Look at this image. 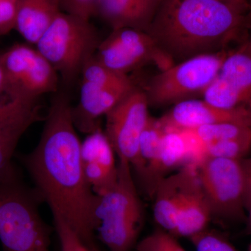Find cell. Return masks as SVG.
<instances>
[{
    "mask_svg": "<svg viewBox=\"0 0 251 251\" xmlns=\"http://www.w3.org/2000/svg\"><path fill=\"white\" fill-rule=\"evenodd\" d=\"M244 180V202L246 210L251 204V156L241 160Z\"/></svg>",
    "mask_w": 251,
    "mask_h": 251,
    "instance_id": "31",
    "label": "cell"
},
{
    "mask_svg": "<svg viewBox=\"0 0 251 251\" xmlns=\"http://www.w3.org/2000/svg\"><path fill=\"white\" fill-rule=\"evenodd\" d=\"M73 107L65 92H56L36 148L23 161L36 186V194L52 213L67 221L82 242L100 251L95 240L97 196L86 179L81 143L73 120Z\"/></svg>",
    "mask_w": 251,
    "mask_h": 251,
    "instance_id": "1",
    "label": "cell"
},
{
    "mask_svg": "<svg viewBox=\"0 0 251 251\" xmlns=\"http://www.w3.org/2000/svg\"><path fill=\"white\" fill-rule=\"evenodd\" d=\"M6 88H7V83H6V76H5L4 69L0 62V92L6 91Z\"/></svg>",
    "mask_w": 251,
    "mask_h": 251,
    "instance_id": "33",
    "label": "cell"
},
{
    "mask_svg": "<svg viewBox=\"0 0 251 251\" xmlns=\"http://www.w3.org/2000/svg\"><path fill=\"white\" fill-rule=\"evenodd\" d=\"M245 14L219 0H163L148 32L173 60L226 50Z\"/></svg>",
    "mask_w": 251,
    "mask_h": 251,
    "instance_id": "2",
    "label": "cell"
},
{
    "mask_svg": "<svg viewBox=\"0 0 251 251\" xmlns=\"http://www.w3.org/2000/svg\"><path fill=\"white\" fill-rule=\"evenodd\" d=\"M131 166L118 160L116 182L97 196L94 216L98 238L110 251H131L144 224L143 208Z\"/></svg>",
    "mask_w": 251,
    "mask_h": 251,
    "instance_id": "3",
    "label": "cell"
},
{
    "mask_svg": "<svg viewBox=\"0 0 251 251\" xmlns=\"http://www.w3.org/2000/svg\"><path fill=\"white\" fill-rule=\"evenodd\" d=\"M39 105L0 126V180L14 172L11 163L21 137L33 124L41 119Z\"/></svg>",
    "mask_w": 251,
    "mask_h": 251,
    "instance_id": "18",
    "label": "cell"
},
{
    "mask_svg": "<svg viewBox=\"0 0 251 251\" xmlns=\"http://www.w3.org/2000/svg\"><path fill=\"white\" fill-rule=\"evenodd\" d=\"M80 75L82 82L102 87L120 85L131 80L128 75L118 74L105 67L94 55L85 63Z\"/></svg>",
    "mask_w": 251,
    "mask_h": 251,
    "instance_id": "24",
    "label": "cell"
},
{
    "mask_svg": "<svg viewBox=\"0 0 251 251\" xmlns=\"http://www.w3.org/2000/svg\"><path fill=\"white\" fill-rule=\"evenodd\" d=\"M54 227L60 242L61 251H94L82 242L74 229L57 213H52Z\"/></svg>",
    "mask_w": 251,
    "mask_h": 251,
    "instance_id": "27",
    "label": "cell"
},
{
    "mask_svg": "<svg viewBox=\"0 0 251 251\" xmlns=\"http://www.w3.org/2000/svg\"><path fill=\"white\" fill-rule=\"evenodd\" d=\"M62 11L60 0H19L15 29L36 45Z\"/></svg>",
    "mask_w": 251,
    "mask_h": 251,
    "instance_id": "15",
    "label": "cell"
},
{
    "mask_svg": "<svg viewBox=\"0 0 251 251\" xmlns=\"http://www.w3.org/2000/svg\"><path fill=\"white\" fill-rule=\"evenodd\" d=\"M197 179V166L186 165L157 186L152 199L153 214L160 229L173 234L180 207Z\"/></svg>",
    "mask_w": 251,
    "mask_h": 251,
    "instance_id": "13",
    "label": "cell"
},
{
    "mask_svg": "<svg viewBox=\"0 0 251 251\" xmlns=\"http://www.w3.org/2000/svg\"><path fill=\"white\" fill-rule=\"evenodd\" d=\"M19 0H0V36L15 29Z\"/></svg>",
    "mask_w": 251,
    "mask_h": 251,
    "instance_id": "30",
    "label": "cell"
},
{
    "mask_svg": "<svg viewBox=\"0 0 251 251\" xmlns=\"http://www.w3.org/2000/svg\"><path fill=\"white\" fill-rule=\"evenodd\" d=\"M81 160L87 182L97 196L115 184L118 163L115 151L105 130L100 126L87 134L81 143Z\"/></svg>",
    "mask_w": 251,
    "mask_h": 251,
    "instance_id": "10",
    "label": "cell"
},
{
    "mask_svg": "<svg viewBox=\"0 0 251 251\" xmlns=\"http://www.w3.org/2000/svg\"><path fill=\"white\" fill-rule=\"evenodd\" d=\"M249 2H250L251 11V0H249Z\"/></svg>",
    "mask_w": 251,
    "mask_h": 251,
    "instance_id": "36",
    "label": "cell"
},
{
    "mask_svg": "<svg viewBox=\"0 0 251 251\" xmlns=\"http://www.w3.org/2000/svg\"><path fill=\"white\" fill-rule=\"evenodd\" d=\"M163 0H99L95 16L112 29L130 28L148 32Z\"/></svg>",
    "mask_w": 251,
    "mask_h": 251,
    "instance_id": "14",
    "label": "cell"
},
{
    "mask_svg": "<svg viewBox=\"0 0 251 251\" xmlns=\"http://www.w3.org/2000/svg\"><path fill=\"white\" fill-rule=\"evenodd\" d=\"M196 140L202 145H208L223 140L239 138L251 133V125L247 124L226 123L203 126L189 130Z\"/></svg>",
    "mask_w": 251,
    "mask_h": 251,
    "instance_id": "21",
    "label": "cell"
},
{
    "mask_svg": "<svg viewBox=\"0 0 251 251\" xmlns=\"http://www.w3.org/2000/svg\"><path fill=\"white\" fill-rule=\"evenodd\" d=\"M246 224H247V233L251 236V204L247 211V219H246Z\"/></svg>",
    "mask_w": 251,
    "mask_h": 251,
    "instance_id": "34",
    "label": "cell"
},
{
    "mask_svg": "<svg viewBox=\"0 0 251 251\" xmlns=\"http://www.w3.org/2000/svg\"><path fill=\"white\" fill-rule=\"evenodd\" d=\"M228 52L200 54L161 71L150 81L145 92L149 104H176L193 94L202 93L219 74Z\"/></svg>",
    "mask_w": 251,
    "mask_h": 251,
    "instance_id": "6",
    "label": "cell"
},
{
    "mask_svg": "<svg viewBox=\"0 0 251 251\" xmlns=\"http://www.w3.org/2000/svg\"><path fill=\"white\" fill-rule=\"evenodd\" d=\"M177 239L158 228L138 242L135 249L136 251H186Z\"/></svg>",
    "mask_w": 251,
    "mask_h": 251,
    "instance_id": "26",
    "label": "cell"
},
{
    "mask_svg": "<svg viewBox=\"0 0 251 251\" xmlns=\"http://www.w3.org/2000/svg\"><path fill=\"white\" fill-rule=\"evenodd\" d=\"M101 39L90 20L62 11L36 43V49L72 84L96 53Z\"/></svg>",
    "mask_w": 251,
    "mask_h": 251,
    "instance_id": "5",
    "label": "cell"
},
{
    "mask_svg": "<svg viewBox=\"0 0 251 251\" xmlns=\"http://www.w3.org/2000/svg\"><path fill=\"white\" fill-rule=\"evenodd\" d=\"M224 4L228 5L230 7L237 10L239 12L245 14L248 11L251 10L249 0H219Z\"/></svg>",
    "mask_w": 251,
    "mask_h": 251,
    "instance_id": "32",
    "label": "cell"
},
{
    "mask_svg": "<svg viewBox=\"0 0 251 251\" xmlns=\"http://www.w3.org/2000/svg\"><path fill=\"white\" fill-rule=\"evenodd\" d=\"M94 56L113 72L127 75L148 63L156 64L161 71L175 64L148 32L130 28L112 29Z\"/></svg>",
    "mask_w": 251,
    "mask_h": 251,
    "instance_id": "8",
    "label": "cell"
},
{
    "mask_svg": "<svg viewBox=\"0 0 251 251\" xmlns=\"http://www.w3.org/2000/svg\"><path fill=\"white\" fill-rule=\"evenodd\" d=\"M248 251H251V243L250 244V245H249V249H248Z\"/></svg>",
    "mask_w": 251,
    "mask_h": 251,
    "instance_id": "35",
    "label": "cell"
},
{
    "mask_svg": "<svg viewBox=\"0 0 251 251\" xmlns=\"http://www.w3.org/2000/svg\"><path fill=\"white\" fill-rule=\"evenodd\" d=\"M160 120L166 127L185 130L226 122L251 125V111L245 108H218L203 99L184 100L175 104Z\"/></svg>",
    "mask_w": 251,
    "mask_h": 251,
    "instance_id": "11",
    "label": "cell"
},
{
    "mask_svg": "<svg viewBox=\"0 0 251 251\" xmlns=\"http://www.w3.org/2000/svg\"><path fill=\"white\" fill-rule=\"evenodd\" d=\"M164 133L165 127L160 119L150 117L140 137L136 163L131 168L143 192L151 199L155 193V171Z\"/></svg>",
    "mask_w": 251,
    "mask_h": 251,
    "instance_id": "16",
    "label": "cell"
},
{
    "mask_svg": "<svg viewBox=\"0 0 251 251\" xmlns=\"http://www.w3.org/2000/svg\"><path fill=\"white\" fill-rule=\"evenodd\" d=\"M242 97L251 111V45L248 41L226 56L219 72Z\"/></svg>",
    "mask_w": 251,
    "mask_h": 251,
    "instance_id": "19",
    "label": "cell"
},
{
    "mask_svg": "<svg viewBox=\"0 0 251 251\" xmlns=\"http://www.w3.org/2000/svg\"><path fill=\"white\" fill-rule=\"evenodd\" d=\"M202 94L203 100L218 108L227 110L247 108L237 91L219 74L203 91Z\"/></svg>",
    "mask_w": 251,
    "mask_h": 251,
    "instance_id": "22",
    "label": "cell"
},
{
    "mask_svg": "<svg viewBox=\"0 0 251 251\" xmlns=\"http://www.w3.org/2000/svg\"><path fill=\"white\" fill-rule=\"evenodd\" d=\"M150 105L145 92L133 89L105 115V134L118 160L133 167L138 158L140 137L148 125Z\"/></svg>",
    "mask_w": 251,
    "mask_h": 251,
    "instance_id": "9",
    "label": "cell"
},
{
    "mask_svg": "<svg viewBox=\"0 0 251 251\" xmlns=\"http://www.w3.org/2000/svg\"><path fill=\"white\" fill-rule=\"evenodd\" d=\"M189 239L196 251H238L226 238L208 228Z\"/></svg>",
    "mask_w": 251,
    "mask_h": 251,
    "instance_id": "28",
    "label": "cell"
},
{
    "mask_svg": "<svg viewBox=\"0 0 251 251\" xmlns=\"http://www.w3.org/2000/svg\"><path fill=\"white\" fill-rule=\"evenodd\" d=\"M196 166L213 219L226 223L246 221L244 180L240 161L205 158Z\"/></svg>",
    "mask_w": 251,
    "mask_h": 251,
    "instance_id": "7",
    "label": "cell"
},
{
    "mask_svg": "<svg viewBox=\"0 0 251 251\" xmlns=\"http://www.w3.org/2000/svg\"><path fill=\"white\" fill-rule=\"evenodd\" d=\"M37 196L21 184L16 171L0 180L3 251H50L51 229L39 214Z\"/></svg>",
    "mask_w": 251,
    "mask_h": 251,
    "instance_id": "4",
    "label": "cell"
},
{
    "mask_svg": "<svg viewBox=\"0 0 251 251\" xmlns=\"http://www.w3.org/2000/svg\"><path fill=\"white\" fill-rule=\"evenodd\" d=\"M99 0H60L62 11L90 20L95 16Z\"/></svg>",
    "mask_w": 251,
    "mask_h": 251,
    "instance_id": "29",
    "label": "cell"
},
{
    "mask_svg": "<svg viewBox=\"0 0 251 251\" xmlns=\"http://www.w3.org/2000/svg\"><path fill=\"white\" fill-rule=\"evenodd\" d=\"M135 88L131 80L112 87H102L82 81L80 102L72 111L75 128L87 134L93 131L99 126V119L105 116Z\"/></svg>",
    "mask_w": 251,
    "mask_h": 251,
    "instance_id": "12",
    "label": "cell"
},
{
    "mask_svg": "<svg viewBox=\"0 0 251 251\" xmlns=\"http://www.w3.org/2000/svg\"><path fill=\"white\" fill-rule=\"evenodd\" d=\"M251 149V133L204 145L201 160L205 158H222L241 161L245 158Z\"/></svg>",
    "mask_w": 251,
    "mask_h": 251,
    "instance_id": "23",
    "label": "cell"
},
{
    "mask_svg": "<svg viewBox=\"0 0 251 251\" xmlns=\"http://www.w3.org/2000/svg\"><path fill=\"white\" fill-rule=\"evenodd\" d=\"M58 82V73L39 52L32 67L13 94L16 97L36 100L42 94L56 93Z\"/></svg>",
    "mask_w": 251,
    "mask_h": 251,
    "instance_id": "20",
    "label": "cell"
},
{
    "mask_svg": "<svg viewBox=\"0 0 251 251\" xmlns=\"http://www.w3.org/2000/svg\"><path fill=\"white\" fill-rule=\"evenodd\" d=\"M213 219L212 211L199 178L188 191L176 217L172 235L190 239L207 229Z\"/></svg>",
    "mask_w": 251,
    "mask_h": 251,
    "instance_id": "17",
    "label": "cell"
},
{
    "mask_svg": "<svg viewBox=\"0 0 251 251\" xmlns=\"http://www.w3.org/2000/svg\"><path fill=\"white\" fill-rule=\"evenodd\" d=\"M36 105V100L15 97L7 91L0 92V126Z\"/></svg>",
    "mask_w": 251,
    "mask_h": 251,
    "instance_id": "25",
    "label": "cell"
},
{
    "mask_svg": "<svg viewBox=\"0 0 251 251\" xmlns=\"http://www.w3.org/2000/svg\"><path fill=\"white\" fill-rule=\"evenodd\" d=\"M249 43H250V44H251V40H250V41H249Z\"/></svg>",
    "mask_w": 251,
    "mask_h": 251,
    "instance_id": "37",
    "label": "cell"
}]
</instances>
